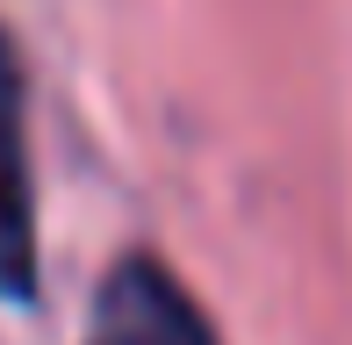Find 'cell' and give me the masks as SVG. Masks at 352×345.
Segmentation results:
<instances>
[{
  "mask_svg": "<svg viewBox=\"0 0 352 345\" xmlns=\"http://www.w3.org/2000/svg\"><path fill=\"white\" fill-rule=\"evenodd\" d=\"M43 216H36V159H29V80L22 51L0 29V295L36 302L43 288Z\"/></svg>",
  "mask_w": 352,
  "mask_h": 345,
  "instance_id": "cell-2",
  "label": "cell"
},
{
  "mask_svg": "<svg viewBox=\"0 0 352 345\" xmlns=\"http://www.w3.org/2000/svg\"><path fill=\"white\" fill-rule=\"evenodd\" d=\"M79 345H223V331L180 266L158 252H122L87 302Z\"/></svg>",
  "mask_w": 352,
  "mask_h": 345,
  "instance_id": "cell-1",
  "label": "cell"
}]
</instances>
